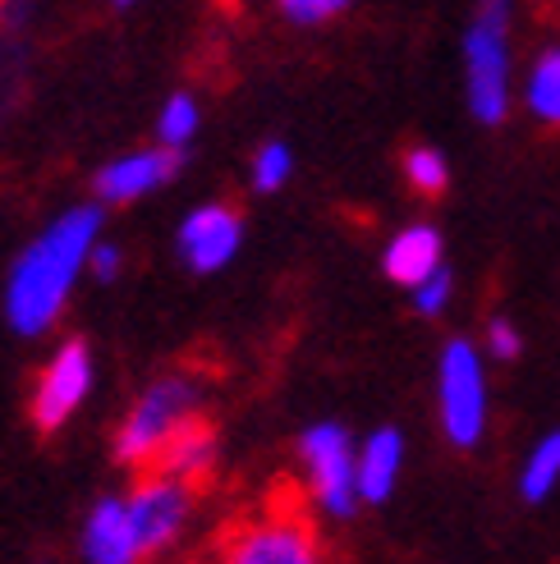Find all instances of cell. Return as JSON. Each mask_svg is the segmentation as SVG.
<instances>
[{
  "label": "cell",
  "mask_w": 560,
  "mask_h": 564,
  "mask_svg": "<svg viewBox=\"0 0 560 564\" xmlns=\"http://www.w3.org/2000/svg\"><path fill=\"white\" fill-rule=\"evenodd\" d=\"M97 235H101V207H74L23 248L6 285V317L19 335H42L65 313V299L78 271L88 267Z\"/></svg>",
  "instance_id": "6da1fadb"
},
{
  "label": "cell",
  "mask_w": 560,
  "mask_h": 564,
  "mask_svg": "<svg viewBox=\"0 0 560 564\" xmlns=\"http://www.w3.org/2000/svg\"><path fill=\"white\" fill-rule=\"evenodd\" d=\"M464 97L478 124H500L515 101L510 0H478L464 33Z\"/></svg>",
  "instance_id": "7a4b0ae2"
},
{
  "label": "cell",
  "mask_w": 560,
  "mask_h": 564,
  "mask_svg": "<svg viewBox=\"0 0 560 564\" xmlns=\"http://www.w3.org/2000/svg\"><path fill=\"white\" fill-rule=\"evenodd\" d=\"M441 432L451 445L473 449L487 432V362L469 340H451L437 362Z\"/></svg>",
  "instance_id": "3957f363"
},
{
  "label": "cell",
  "mask_w": 560,
  "mask_h": 564,
  "mask_svg": "<svg viewBox=\"0 0 560 564\" xmlns=\"http://www.w3.org/2000/svg\"><path fill=\"white\" fill-rule=\"evenodd\" d=\"M299 455L308 468V491L331 519H349L363 496H358V449L341 422H317L299 436Z\"/></svg>",
  "instance_id": "277c9868"
},
{
  "label": "cell",
  "mask_w": 560,
  "mask_h": 564,
  "mask_svg": "<svg viewBox=\"0 0 560 564\" xmlns=\"http://www.w3.org/2000/svg\"><path fill=\"white\" fill-rule=\"evenodd\" d=\"M193 404H198L193 381H184V377L157 381L143 400H138V409L125 417L120 441H116V459L129 468H152L157 455L165 449V441L193 417Z\"/></svg>",
  "instance_id": "5b68a950"
},
{
  "label": "cell",
  "mask_w": 560,
  "mask_h": 564,
  "mask_svg": "<svg viewBox=\"0 0 560 564\" xmlns=\"http://www.w3.org/2000/svg\"><path fill=\"white\" fill-rule=\"evenodd\" d=\"M189 519V491L180 477L171 473H148L143 482L133 487L129 496V523H133V538H138V555H157L165 551L175 538H180V528Z\"/></svg>",
  "instance_id": "8992f818"
},
{
  "label": "cell",
  "mask_w": 560,
  "mask_h": 564,
  "mask_svg": "<svg viewBox=\"0 0 560 564\" xmlns=\"http://www.w3.org/2000/svg\"><path fill=\"white\" fill-rule=\"evenodd\" d=\"M88 386H93V354L83 340H69L55 349V358L46 362V372L33 390V422L37 432H55L61 422L88 400Z\"/></svg>",
  "instance_id": "52a82bcc"
},
{
  "label": "cell",
  "mask_w": 560,
  "mask_h": 564,
  "mask_svg": "<svg viewBox=\"0 0 560 564\" xmlns=\"http://www.w3.org/2000/svg\"><path fill=\"white\" fill-rule=\"evenodd\" d=\"M317 555V532L294 510H276L267 523L248 528L244 538L230 546V560L239 564H308Z\"/></svg>",
  "instance_id": "ba28073f"
},
{
  "label": "cell",
  "mask_w": 560,
  "mask_h": 564,
  "mask_svg": "<svg viewBox=\"0 0 560 564\" xmlns=\"http://www.w3.org/2000/svg\"><path fill=\"white\" fill-rule=\"evenodd\" d=\"M244 239V225L235 207H198L184 225H180V252L193 271H220Z\"/></svg>",
  "instance_id": "9c48e42d"
},
{
  "label": "cell",
  "mask_w": 560,
  "mask_h": 564,
  "mask_svg": "<svg viewBox=\"0 0 560 564\" xmlns=\"http://www.w3.org/2000/svg\"><path fill=\"white\" fill-rule=\"evenodd\" d=\"M180 152L184 148H157V152H133V156L110 161L97 175V197L101 203H133V197L161 188L180 171Z\"/></svg>",
  "instance_id": "30bf717a"
},
{
  "label": "cell",
  "mask_w": 560,
  "mask_h": 564,
  "mask_svg": "<svg viewBox=\"0 0 560 564\" xmlns=\"http://www.w3.org/2000/svg\"><path fill=\"white\" fill-rule=\"evenodd\" d=\"M441 267H445V248H441V235L432 225H409V230H400L381 252V271L405 290L423 285V280Z\"/></svg>",
  "instance_id": "8fae6325"
},
{
  "label": "cell",
  "mask_w": 560,
  "mask_h": 564,
  "mask_svg": "<svg viewBox=\"0 0 560 564\" xmlns=\"http://www.w3.org/2000/svg\"><path fill=\"white\" fill-rule=\"evenodd\" d=\"M83 555L93 564H129L138 555V538L129 523V500H101L83 528Z\"/></svg>",
  "instance_id": "7c38bea8"
},
{
  "label": "cell",
  "mask_w": 560,
  "mask_h": 564,
  "mask_svg": "<svg viewBox=\"0 0 560 564\" xmlns=\"http://www.w3.org/2000/svg\"><path fill=\"white\" fill-rule=\"evenodd\" d=\"M400 468H405V441L396 427H381L363 441L358 449V496L363 505H386L390 491L400 482Z\"/></svg>",
  "instance_id": "4fadbf2b"
},
{
  "label": "cell",
  "mask_w": 560,
  "mask_h": 564,
  "mask_svg": "<svg viewBox=\"0 0 560 564\" xmlns=\"http://www.w3.org/2000/svg\"><path fill=\"white\" fill-rule=\"evenodd\" d=\"M212 459H216V441L207 432V422L198 417H189L184 427L165 441V449L157 455V473H171L180 477V482H203V477L212 473Z\"/></svg>",
  "instance_id": "5bb4252c"
},
{
  "label": "cell",
  "mask_w": 560,
  "mask_h": 564,
  "mask_svg": "<svg viewBox=\"0 0 560 564\" xmlns=\"http://www.w3.org/2000/svg\"><path fill=\"white\" fill-rule=\"evenodd\" d=\"M519 101L534 120L560 129V46H547L519 83Z\"/></svg>",
  "instance_id": "9a60e30c"
},
{
  "label": "cell",
  "mask_w": 560,
  "mask_h": 564,
  "mask_svg": "<svg viewBox=\"0 0 560 564\" xmlns=\"http://www.w3.org/2000/svg\"><path fill=\"white\" fill-rule=\"evenodd\" d=\"M556 487H560V432H547L534 449H528V459L519 468V496L528 505H542Z\"/></svg>",
  "instance_id": "2e32d148"
},
{
  "label": "cell",
  "mask_w": 560,
  "mask_h": 564,
  "mask_svg": "<svg viewBox=\"0 0 560 564\" xmlns=\"http://www.w3.org/2000/svg\"><path fill=\"white\" fill-rule=\"evenodd\" d=\"M405 180L413 184V193L423 197H441L445 184H451V165H445V156L437 148H413L405 156Z\"/></svg>",
  "instance_id": "e0dca14e"
},
{
  "label": "cell",
  "mask_w": 560,
  "mask_h": 564,
  "mask_svg": "<svg viewBox=\"0 0 560 564\" xmlns=\"http://www.w3.org/2000/svg\"><path fill=\"white\" fill-rule=\"evenodd\" d=\"M157 133H161V143L165 148H184L193 133H198V106H193V97H171L161 110V120H157Z\"/></svg>",
  "instance_id": "ac0fdd59"
},
{
  "label": "cell",
  "mask_w": 560,
  "mask_h": 564,
  "mask_svg": "<svg viewBox=\"0 0 560 564\" xmlns=\"http://www.w3.org/2000/svg\"><path fill=\"white\" fill-rule=\"evenodd\" d=\"M290 171H294L290 148H286V143H267V148L258 152V161H254V188H258V193H276L280 184L290 180Z\"/></svg>",
  "instance_id": "d6986e66"
},
{
  "label": "cell",
  "mask_w": 560,
  "mask_h": 564,
  "mask_svg": "<svg viewBox=\"0 0 560 564\" xmlns=\"http://www.w3.org/2000/svg\"><path fill=\"white\" fill-rule=\"evenodd\" d=\"M451 294H455V275H451V267H441L423 280V285H413V307L423 317H441L445 307H451Z\"/></svg>",
  "instance_id": "ffe728a7"
},
{
  "label": "cell",
  "mask_w": 560,
  "mask_h": 564,
  "mask_svg": "<svg viewBox=\"0 0 560 564\" xmlns=\"http://www.w3.org/2000/svg\"><path fill=\"white\" fill-rule=\"evenodd\" d=\"M487 354L496 362H515L524 354V335H519V326L510 317H492V326H487Z\"/></svg>",
  "instance_id": "44dd1931"
},
{
  "label": "cell",
  "mask_w": 560,
  "mask_h": 564,
  "mask_svg": "<svg viewBox=\"0 0 560 564\" xmlns=\"http://www.w3.org/2000/svg\"><path fill=\"white\" fill-rule=\"evenodd\" d=\"M349 6L354 0H280V10H286V19H294V23H326Z\"/></svg>",
  "instance_id": "7402d4cb"
},
{
  "label": "cell",
  "mask_w": 560,
  "mask_h": 564,
  "mask_svg": "<svg viewBox=\"0 0 560 564\" xmlns=\"http://www.w3.org/2000/svg\"><path fill=\"white\" fill-rule=\"evenodd\" d=\"M88 271H93L97 280H116V275H120V248H116V243H97L93 258H88Z\"/></svg>",
  "instance_id": "603a6c76"
},
{
  "label": "cell",
  "mask_w": 560,
  "mask_h": 564,
  "mask_svg": "<svg viewBox=\"0 0 560 564\" xmlns=\"http://www.w3.org/2000/svg\"><path fill=\"white\" fill-rule=\"evenodd\" d=\"M116 6H133V0H116Z\"/></svg>",
  "instance_id": "cb8c5ba5"
}]
</instances>
